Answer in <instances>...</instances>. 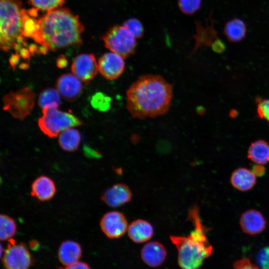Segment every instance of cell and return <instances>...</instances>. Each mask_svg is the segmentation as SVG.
Returning a JSON list of instances; mask_svg holds the SVG:
<instances>
[{"label":"cell","instance_id":"1","mask_svg":"<svg viewBox=\"0 0 269 269\" xmlns=\"http://www.w3.org/2000/svg\"><path fill=\"white\" fill-rule=\"evenodd\" d=\"M126 96L127 108L132 117L154 118L168 111L173 96L172 87L160 75L146 74L132 84Z\"/></svg>","mask_w":269,"mask_h":269},{"label":"cell","instance_id":"2","mask_svg":"<svg viewBox=\"0 0 269 269\" xmlns=\"http://www.w3.org/2000/svg\"><path fill=\"white\" fill-rule=\"evenodd\" d=\"M43 45L48 50L77 45L82 42L84 26L78 15L67 8L59 7L38 17Z\"/></svg>","mask_w":269,"mask_h":269},{"label":"cell","instance_id":"3","mask_svg":"<svg viewBox=\"0 0 269 269\" xmlns=\"http://www.w3.org/2000/svg\"><path fill=\"white\" fill-rule=\"evenodd\" d=\"M188 219L194 229L187 236H170V239L177 251V261L180 269H199L212 254L213 247L207 238V229L201 220L199 208L193 206L189 211Z\"/></svg>","mask_w":269,"mask_h":269},{"label":"cell","instance_id":"4","mask_svg":"<svg viewBox=\"0 0 269 269\" xmlns=\"http://www.w3.org/2000/svg\"><path fill=\"white\" fill-rule=\"evenodd\" d=\"M23 9L20 0H0V44L4 51L13 49L18 54L27 49L31 53L35 44H29L24 35Z\"/></svg>","mask_w":269,"mask_h":269},{"label":"cell","instance_id":"5","mask_svg":"<svg viewBox=\"0 0 269 269\" xmlns=\"http://www.w3.org/2000/svg\"><path fill=\"white\" fill-rule=\"evenodd\" d=\"M38 124L41 131L50 138L57 136L66 129L82 124L73 114L57 108L42 109V116L39 119Z\"/></svg>","mask_w":269,"mask_h":269},{"label":"cell","instance_id":"6","mask_svg":"<svg viewBox=\"0 0 269 269\" xmlns=\"http://www.w3.org/2000/svg\"><path fill=\"white\" fill-rule=\"evenodd\" d=\"M105 47L126 58L135 51L136 38L123 25L112 26L102 36Z\"/></svg>","mask_w":269,"mask_h":269},{"label":"cell","instance_id":"7","mask_svg":"<svg viewBox=\"0 0 269 269\" xmlns=\"http://www.w3.org/2000/svg\"><path fill=\"white\" fill-rule=\"evenodd\" d=\"M35 97L34 92L28 87L10 92L3 97V110L13 118L23 120L33 109Z\"/></svg>","mask_w":269,"mask_h":269},{"label":"cell","instance_id":"8","mask_svg":"<svg viewBox=\"0 0 269 269\" xmlns=\"http://www.w3.org/2000/svg\"><path fill=\"white\" fill-rule=\"evenodd\" d=\"M2 263L5 269H28L32 265V259L24 244L17 243L11 238L8 240L4 250Z\"/></svg>","mask_w":269,"mask_h":269},{"label":"cell","instance_id":"9","mask_svg":"<svg viewBox=\"0 0 269 269\" xmlns=\"http://www.w3.org/2000/svg\"><path fill=\"white\" fill-rule=\"evenodd\" d=\"M100 226L104 234L111 239H117L123 236L129 226L125 215L117 211L105 213L100 220Z\"/></svg>","mask_w":269,"mask_h":269},{"label":"cell","instance_id":"10","mask_svg":"<svg viewBox=\"0 0 269 269\" xmlns=\"http://www.w3.org/2000/svg\"><path fill=\"white\" fill-rule=\"evenodd\" d=\"M125 58L112 51L105 53L99 59V72L106 79H118L124 72Z\"/></svg>","mask_w":269,"mask_h":269},{"label":"cell","instance_id":"11","mask_svg":"<svg viewBox=\"0 0 269 269\" xmlns=\"http://www.w3.org/2000/svg\"><path fill=\"white\" fill-rule=\"evenodd\" d=\"M73 74L86 84L99 71L98 63L93 54L83 53L74 59L71 67Z\"/></svg>","mask_w":269,"mask_h":269},{"label":"cell","instance_id":"12","mask_svg":"<svg viewBox=\"0 0 269 269\" xmlns=\"http://www.w3.org/2000/svg\"><path fill=\"white\" fill-rule=\"evenodd\" d=\"M56 89L65 99L73 101L82 92V84L80 79L74 74L66 73L61 75L56 81Z\"/></svg>","mask_w":269,"mask_h":269},{"label":"cell","instance_id":"13","mask_svg":"<svg viewBox=\"0 0 269 269\" xmlns=\"http://www.w3.org/2000/svg\"><path fill=\"white\" fill-rule=\"evenodd\" d=\"M132 197V193L128 185L117 183L105 191L101 196V200L108 206L117 208L128 203Z\"/></svg>","mask_w":269,"mask_h":269},{"label":"cell","instance_id":"14","mask_svg":"<svg viewBox=\"0 0 269 269\" xmlns=\"http://www.w3.org/2000/svg\"><path fill=\"white\" fill-rule=\"evenodd\" d=\"M266 221L263 214L256 209L244 212L240 218V225L243 232L256 235L263 232L266 227Z\"/></svg>","mask_w":269,"mask_h":269},{"label":"cell","instance_id":"15","mask_svg":"<svg viewBox=\"0 0 269 269\" xmlns=\"http://www.w3.org/2000/svg\"><path fill=\"white\" fill-rule=\"evenodd\" d=\"M166 251L159 242L152 241L147 243L142 247L140 256L143 262L150 267L160 266L166 257Z\"/></svg>","mask_w":269,"mask_h":269},{"label":"cell","instance_id":"16","mask_svg":"<svg viewBox=\"0 0 269 269\" xmlns=\"http://www.w3.org/2000/svg\"><path fill=\"white\" fill-rule=\"evenodd\" d=\"M55 183L50 177L42 175L37 177L31 186V195L40 201L51 199L56 193Z\"/></svg>","mask_w":269,"mask_h":269},{"label":"cell","instance_id":"17","mask_svg":"<svg viewBox=\"0 0 269 269\" xmlns=\"http://www.w3.org/2000/svg\"><path fill=\"white\" fill-rule=\"evenodd\" d=\"M127 232L129 238L134 242L143 243L152 238L153 228L148 221L143 219H137L129 225Z\"/></svg>","mask_w":269,"mask_h":269},{"label":"cell","instance_id":"18","mask_svg":"<svg viewBox=\"0 0 269 269\" xmlns=\"http://www.w3.org/2000/svg\"><path fill=\"white\" fill-rule=\"evenodd\" d=\"M230 181L232 185L236 189L241 191H247L254 187L257 182V177L252 170L240 167L232 172Z\"/></svg>","mask_w":269,"mask_h":269},{"label":"cell","instance_id":"19","mask_svg":"<svg viewBox=\"0 0 269 269\" xmlns=\"http://www.w3.org/2000/svg\"><path fill=\"white\" fill-rule=\"evenodd\" d=\"M82 254V250L80 244L71 240L63 241L58 251V259L64 266L78 262Z\"/></svg>","mask_w":269,"mask_h":269},{"label":"cell","instance_id":"20","mask_svg":"<svg viewBox=\"0 0 269 269\" xmlns=\"http://www.w3.org/2000/svg\"><path fill=\"white\" fill-rule=\"evenodd\" d=\"M247 156L253 162L261 165L269 163V144L264 140L252 142L249 147Z\"/></svg>","mask_w":269,"mask_h":269},{"label":"cell","instance_id":"21","mask_svg":"<svg viewBox=\"0 0 269 269\" xmlns=\"http://www.w3.org/2000/svg\"><path fill=\"white\" fill-rule=\"evenodd\" d=\"M80 140L79 131L74 129L69 128L60 134L58 143L64 150L73 152L78 148Z\"/></svg>","mask_w":269,"mask_h":269},{"label":"cell","instance_id":"22","mask_svg":"<svg viewBox=\"0 0 269 269\" xmlns=\"http://www.w3.org/2000/svg\"><path fill=\"white\" fill-rule=\"evenodd\" d=\"M224 33L231 42H239L245 36L247 28L244 22L240 19L234 18L225 24Z\"/></svg>","mask_w":269,"mask_h":269},{"label":"cell","instance_id":"23","mask_svg":"<svg viewBox=\"0 0 269 269\" xmlns=\"http://www.w3.org/2000/svg\"><path fill=\"white\" fill-rule=\"evenodd\" d=\"M60 94L54 88H49L43 90L40 94L38 104L43 108H57L61 104Z\"/></svg>","mask_w":269,"mask_h":269},{"label":"cell","instance_id":"24","mask_svg":"<svg viewBox=\"0 0 269 269\" xmlns=\"http://www.w3.org/2000/svg\"><path fill=\"white\" fill-rule=\"evenodd\" d=\"M16 232V225L10 216L1 214L0 216V238L1 241L9 240Z\"/></svg>","mask_w":269,"mask_h":269},{"label":"cell","instance_id":"25","mask_svg":"<svg viewBox=\"0 0 269 269\" xmlns=\"http://www.w3.org/2000/svg\"><path fill=\"white\" fill-rule=\"evenodd\" d=\"M33 8L38 10L48 11L60 7L65 0H27Z\"/></svg>","mask_w":269,"mask_h":269},{"label":"cell","instance_id":"26","mask_svg":"<svg viewBox=\"0 0 269 269\" xmlns=\"http://www.w3.org/2000/svg\"><path fill=\"white\" fill-rule=\"evenodd\" d=\"M111 98L102 92H97L92 96V106L100 112H106L111 107Z\"/></svg>","mask_w":269,"mask_h":269},{"label":"cell","instance_id":"27","mask_svg":"<svg viewBox=\"0 0 269 269\" xmlns=\"http://www.w3.org/2000/svg\"><path fill=\"white\" fill-rule=\"evenodd\" d=\"M123 25L137 39L141 37L144 33L142 23L137 18H131L127 19Z\"/></svg>","mask_w":269,"mask_h":269},{"label":"cell","instance_id":"28","mask_svg":"<svg viewBox=\"0 0 269 269\" xmlns=\"http://www.w3.org/2000/svg\"><path fill=\"white\" fill-rule=\"evenodd\" d=\"M201 4V0H178L180 10L184 14H192L198 11Z\"/></svg>","mask_w":269,"mask_h":269},{"label":"cell","instance_id":"29","mask_svg":"<svg viewBox=\"0 0 269 269\" xmlns=\"http://www.w3.org/2000/svg\"><path fill=\"white\" fill-rule=\"evenodd\" d=\"M257 113L259 117L269 123V99H257Z\"/></svg>","mask_w":269,"mask_h":269},{"label":"cell","instance_id":"30","mask_svg":"<svg viewBox=\"0 0 269 269\" xmlns=\"http://www.w3.org/2000/svg\"><path fill=\"white\" fill-rule=\"evenodd\" d=\"M258 266L261 269H269V246L262 248L257 256Z\"/></svg>","mask_w":269,"mask_h":269},{"label":"cell","instance_id":"31","mask_svg":"<svg viewBox=\"0 0 269 269\" xmlns=\"http://www.w3.org/2000/svg\"><path fill=\"white\" fill-rule=\"evenodd\" d=\"M234 269H261L259 266L252 263L247 258L236 261L233 265Z\"/></svg>","mask_w":269,"mask_h":269},{"label":"cell","instance_id":"32","mask_svg":"<svg viewBox=\"0 0 269 269\" xmlns=\"http://www.w3.org/2000/svg\"><path fill=\"white\" fill-rule=\"evenodd\" d=\"M59 269H91L89 266L83 262H77L64 267H60Z\"/></svg>","mask_w":269,"mask_h":269},{"label":"cell","instance_id":"33","mask_svg":"<svg viewBox=\"0 0 269 269\" xmlns=\"http://www.w3.org/2000/svg\"><path fill=\"white\" fill-rule=\"evenodd\" d=\"M213 50L216 52L221 53L223 52L225 46L223 42L220 40H215L212 45Z\"/></svg>","mask_w":269,"mask_h":269},{"label":"cell","instance_id":"34","mask_svg":"<svg viewBox=\"0 0 269 269\" xmlns=\"http://www.w3.org/2000/svg\"><path fill=\"white\" fill-rule=\"evenodd\" d=\"M252 171L256 176H262L265 173V168L263 165L258 164L254 165L252 168Z\"/></svg>","mask_w":269,"mask_h":269},{"label":"cell","instance_id":"35","mask_svg":"<svg viewBox=\"0 0 269 269\" xmlns=\"http://www.w3.org/2000/svg\"><path fill=\"white\" fill-rule=\"evenodd\" d=\"M68 61L64 55H60L56 60V65L59 68H63L67 66Z\"/></svg>","mask_w":269,"mask_h":269},{"label":"cell","instance_id":"36","mask_svg":"<svg viewBox=\"0 0 269 269\" xmlns=\"http://www.w3.org/2000/svg\"><path fill=\"white\" fill-rule=\"evenodd\" d=\"M29 247L33 250H36L39 248V244L36 241L34 240H31L29 242Z\"/></svg>","mask_w":269,"mask_h":269}]
</instances>
